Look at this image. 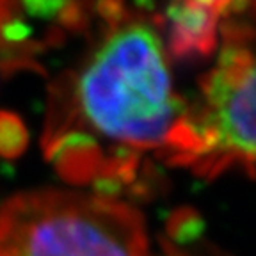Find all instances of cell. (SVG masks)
Instances as JSON below:
<instances>
[{
    "label": "cell",
    "mask_w": 256,
    "mask_h": 256,
    "mask_svg": "<svg viewBox=\"0 0 256 256\" xmlns=\"http://www.w3.org/2000/svg\"><path fill=\"white\" fill-rule=\"evenodd\" d=\"M187 2H196L204 8L216 9L224 18H228L230 14H238L244 11L246 4H249L251 0H187Z\"/></svg>",
    "instance_id": "cell-5"
},
{
    "label": "cell",
    "mask_w": 256,
    "mask_h": 256,
    "mask_svg": "<svg viewBox=\"0 0 256 256\" xmlns=\"http://www.w3.org/2000/svg\"><path fill=\"white\" fill-rule=\"evenodd\" d=\"M20 6L22 0H0V82L14 72L38 68L36 57L43 52L20 20Z\"/></svg>",
    "instance_id": "cell-4"
},
{
    "label": "cell",
    "mask_w": 256,
    "mask_h": 256,
    "mask_svg": "<svg viewBox=\"0 0 256 256\" xmlns=\"http://www.w3.org/2000/svg\"><path fill=\"white\" fill-rule=\"evenodd\" d=\"M164 162L204 178H216L232 168L252 174L254 57L248 25L224 22L217 59L201 78L198 100L185 105Z\"/></svg>",
    "instance_id": "cell-2"
},
{
    "label": "cell",
    "mask_w": 256,
    "mask_h": 256,
    "mask_svg": "<svg viewBox=\"0 0 256 256\" xmlns=\"http://www.w3.org/2000/svg\"><path fill=\"white\" fill-rule=\"evenodd\" d=\"M0 256H153L136 208L104 194L32 190L0 206Z\"/></svg>",
    "instance_id": "cell-3"
},
{
    "label": "cell",
    "mask_w": 256,
    "mask_h": 256,
    "mask_svg": "<svg viewBox=\"0 0 256 256\" xmlns=\"http://www.w3.org/2000/svg\"><path fill=\"white\" fill-rule=\"evenodd\" d=\"M59 30L78 40L48 92L43 150L64 180L126 187L164 162L185 110L158 20L126 0H70Z\"/></svg>",
    "instance_id": "cell-1"
}]
</instances>
